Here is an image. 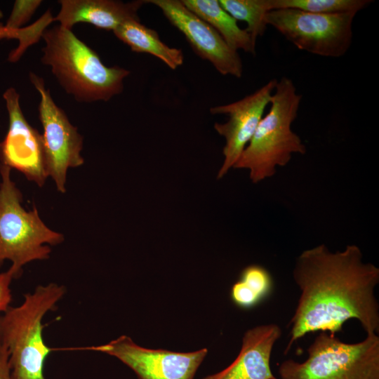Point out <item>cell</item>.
<instances>
[{"mask_svg":"<svg viewBox=\"0 0 379 379\" xmlns=\"http://www.w3.org/2000/svg\"><path fill=\"white\" fill-rule=\"evenodd\" d=\"M293 277L300 295L290 321L285 354L307 333L335 335L350 319L357 320L366 334H378L375 288L379 268L363 261L359 246L347 245L343 251L331 252L320 244L305 250L296 258Z\"/></svg>","mask_w":379,"mask_h":379,"instance_id":"obj_1","label":"cell"},{"mask_svg":"<svg viewBox=\"0 0 379 379\" xmlns=\"http://www.w3.org/2000/svg\"><path fill=\"white\" fill-rule=\"evenodd\" d=\"M41 37L45 42L41 62L51 67L61 87L77 101H108L122 93L130 72L106 66L71 29L55 26L46 29Z\"/></svg>","mask_w":379,"mask_h":379,"instance_id":"obj_2","label":"cell"},{"mask_svg":"<svg viewBox=\"0 0 379 379\" xmlns=\"http://www.w3.org/2000/svg\"><path fill=\"white\" fill-rule=\"evenodd\" d=\"M301 100L291 79L282 77L277 80L269 112L233 167L248 169L252 182L272 177L277 167L287 165L293 154H305L306 146L291 129Z\"/></svg>","mask_w":379,"mask_h":379,"instance_id":"obj_3","label":"cell"},{"mask_svg":"<svg viewBox=\"0 0 379 379\" xmlns=\"http://www.w3.org/2000/svg\"><path fill=\"white\" fill-rule=\"evenodd\" d=\"M65 292L55 283L39 285L0 316V343L8 353L11 379H45L44 363L53 349L44 340L42 320Z\"/></svg>","mask_w":379,"mask_h":379,"instance_id":"obj_4","label":"cell"},{"mask_svg":"<svg viewBox=\"0 0 379 379\" xmlns=\"http://www.w3.org/2000/svg\"><path fill=\"white\" fill-rule=\"evenodd\" d=\"M11 171L0 164V267L11 261L19 277L24 265L48 259L49 246L60 244L64 237L44 224L36 208L22 207V195L11 178Z\"/></svg>","mask_w":379,"mask_h":379,"instance_id":"obj_5","label":"cell"},{"mask_svg":"<svg viewBox=\"0 0 379 379\" xmlns=\"http://www.w3.org/2000/svg\"><path fill=\"white\" fill-rule=\"evenodd\" d=\"M279 379H379V337L366 334L356 343L321 332L307 348V357L279 366Z\"/></svg>","mask_w":379,"mask_h":379,"instance_id":"obj_6","label":"cell"},{"mask_svg":"<svg viewBox=\"0 0 379 379\" xmlns=\"http://www.w3.org/2000/svg\"><path fill=\"white\" fill-rule=\"evenodd\" d=\"M356 15L285 8L269 11L265 21L300 50L323 57L339 58L352 44Z\"/></svg>","mask_w":379,"mask_h":379,"instance_id":"obj_7","label":"cell"},{"mask_svg":"<svg viewBox=\"0 0 379 379\" xmlns=\"http://www.w3.org/2000/svg\"><path fill=\"white\" fill-rule=\"evenodd\" d=\"M29 77L41 97L38 111L44 128L42 139L48 175L58 190L64 193L67 170L84 163L81 154L83 137L64 110L55 104L44 79L33 72H29Z\"/></svg>","mask_w":379,"mask_h":379,"instance_id":"obj_8","label":"cell"},{"mask_svg":"<svg viewBox=\"0 0 379 379\" xmlns=\"http://www.w3.org/2000/svg\"><path fill=\"white\" fill-rule=\"evenodd\" d=\"M85 349L116 357L138 379H194L208 353L206 348L188 352L149 349L137 345L127 335Z\"/></svg>","mask_w":379,"mask_h":379,"instance_id":"obj_9","label":"cell"},{"mask_svg":"<svg viewBox=\"0 0 379 379\" xmlns=\"http://www.w3.org/2000/svg\"><path fill=\"white\" fill-rule=\"evenodd\" d=\"M8 114V128L0 142V164L15 168L42 187L48 177L42 134L25 119L20 95L10 87L3 94Z\"/></svg>","mask_w":379,"mask_h":379,"instance_id":"obj_10","label":"cell"},{"mask_svg":"<svg viewBox=\"0 0 379 379\" xmlns=\"http://www.w3.org/2000/svg\"><path fill=\"white\" fill-rule=\"evenodd\" d=\"M185 37L194 53L211 62L222 75L241 78V59L208 23L188 9L181 0H148Z\"/></svg>","mask_w":379,"mask_h":379,"instance_id":"obj_11","label":"cell"},{"mask_svg":"<svg viewBox=\"0 0 379 379\" xmlns=\"http://www.w3.org/2000/svg\"><path fill=\"white\" fill-rule=\"evenodd\" d=\"M277 79H272L255 92L232 103L210 108L212 114L228 117L225 123H215L214 128L225 139L224 161L217 178H222L233 168L250 142L270 105Z\"/></svg>","mask_w":379,"mask_h":379,"instance_id":"obj_12","label":"cell"},{"mask_svg":"<svg viewBox=\"0 0 379 379\" xmlns=\"http://www.w3.org/2000/svg\"><path fill=\"white\" fill-rule=\"evenodd\" d=\"M281 333L276 324H261L247 330L234 361L223 370L202 379H279L272 372L270 359Z\"/></svg>","mask_w":379,"mask_h":379,"instance_id":"obj_13","label":"cell"},{"mask_svg":"<svg viewBox=\"0 0 379 379\" xmlns=\"http://www.w3.org/2000/svg\"><path fill=\"white\" fill-rule=\"evenodd\" d=\"M58 3L60 10L54 22H59L60 26L72 29L77 23L87 22L113 32L127 21L140 20L138 12L147 1L60 0Z\"/></svg>","mask_w":379,"mask_h":379,"instance_id":"obj_14","label":"cell"},{"mask_svg":"<svg viewBox=\"0 0 379 379\" xmlns=\"http://www.w3.org/2000/svg\"><path fill=\"white\" fill-rule=\"evenodd\" d=\"M195 15L211 26L233 50L255 54V44L250 34L240 28L237 21L218 0H181Z\"/></svg>","mask_w":379,"mask_h":379,"instance_id":"obj_15","label":"cell"},{"mask_svg":"<svg viewBox=\"0 0 379 379\" xmlns=\"http://www.w3.org/2000/svg\"><path fill=\"white\" fill-rule=\"evenodd\" d=\"M113 33L120 41L135 53L152 55L163 61L171 69L182 65V51L164 43L157 31L140 23V20H129L118 27Z\"/></svg>","mask_w":379,"mask_h":379,"instance_id":"obj_16","label":"cell"},{"mask_svg":"<svg viewBox=\"0 0 379 379\" xmlns=\"http://www.w3.org/2000/svg\"><path fill=\"white\" fill-rule=\"evenodd\" d=\"M273 279L270 272L259 265L244 267L232 286L230 299L239 308L250 310L263 301L271 293Z\"/></svg>","mask_w":379,"mask_h":379,"instance_id":"obj_17","label":"cell"},{"mask_svg":"<svg viewBox=\"0 0 379 379\" xmlns=\"http://www.w3.org/2000/svg\"><path fill=\"white\" fill-rule=\"evenodd\" d=\"M222 7L237 21L247 24L245 30L256 44L267 29L266 14L271 11L269 0H218Z\"/></svg>","mask_w":379,"mask_h":379,"instance_id":"obj_18","label":"cell"},{"mask_svg":"<svg viewBox=\"0 0 379 379\" xmlns=\"http://www.w3.org/2000/svg\"><path fill=\"white\" fill-rule=\"evenodd\" d=\"M371 0H270L271 11L298 9L314 13H354L370 5Z\"/></svg>","mask_w":379,"mask_h":379,"instance_id":"obj_19","label":"cell"},{"mask_svg":"<svg viewBox=\"0 0 379 379\" xmlns=\"http://www.w3.org/2000/svg\"><path fill=\"white\" fill-rule=\"evenodd\" d=\"M53 22L54 17L48 10L31 26L11 31L5 30L0 26V39L14 38L19 40L18 46L9 53L8 60L12 62L18 61L29 46L37 43L46 27Z\"/></svg>","mask_w":379,"mask_h":379,"instance_id":"obj_20","label":"cell"},{"mask_svg":"<svg viewBox=\"0 0 379 379\" xmlns=\"http://www.w3.org/2000/svg\"><path fill=\"white\" fill-rule=\"evenodd\" d=\"M41 3V0L15 1L11 15L2 28L8 31L22 28V26L30 20Z\"/></svg>","mask_w":379,"mask_h":379,"instance_id":"obj_21","label":"cell"},{"mask_svg":"<svg viewBox=\"0 0 379 379\" xmlns=\"http://www.w3.org/2000/svg\"><path fill=\"white\" fill-rule=\"evenodd\" d=\"M15 278L18 277L11 267L7 271L0 273V312H4L11 306L12 295L10 286Z\"/></svg>","mask_w":379,"mask_h":379,"instance_id":"obj_22","label":"cell"},{"mask_svg":"<svg viewBox=\"0 0 379 379\" xmlns=\"http://www.w3.org/2000/svg\"><path fill=\"white\" fill-rule=\"evenodd\" d=\"M0 379H11L8 365V353L6 348L0 343Z\"/></svg>","mask_w":379,"mask_h":379,"instance_id":"obj_23","label":"cell"},{"mask_svg":"<svg viewBox=\"0 0 379 379\" xmlns=\"http://www.w3.org/2000/svg\"><path fill=\"white\" fill-rule=\"evenodd\" d=\"M4 16L3 12L0 9V19L2 18Z\"/></svg>","mask_w":379,"mask_h":379,"instance_id":"obj_24","label":"cell"}]
</instances>
